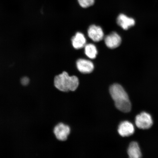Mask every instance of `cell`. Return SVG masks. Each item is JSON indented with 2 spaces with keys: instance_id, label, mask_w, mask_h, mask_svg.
Wrapping results in <instances>:
<instances>
[{
  "instance_id": "obj_11",
  "label": "cell",
  "mask_w": 158,
  "mask_h": 158,
  "mask_svg": "<svg viewBox=\"0 0 158 158\" xmlns=\"http://www.w3.org/2000/svg\"><path fill=\"white\" fill-rule=\"evenodd\" d=\"M127 152L130 158H139L141 157L142 154L139 146L135 142L130 143Z\"/></svg>"
},
{
  "instance_id": "obj_8",
  "label": "cell",
  "mask_w": 158,
  "mask_h": 158,
  "mask_svg": "<svg viewBox=\"0 0 158 158\" xmlns=\"http://www.w3.org/2000/svg\"><path fill=\"white\" fill-rule=\"evenodd\" d=\"M135 131L134 126L130 122L125 121L121 122L118 126V131L123 137H128L133 134Z\"/></svg>"
},
{
  "instance_id": "obj_3",
  "label": "cell",
  "mask_w": 158,
  "mask_h": 158,
  "mask_svg": "<svg viewBox=\"0 0 158 158\" xmlns=\"http://www.w3.org/2000/svg\"><path fill=\"white\" fill-rule=\"evenodd\" d=\"M135 122L138 128L143 130L149 129L153 123L151 115L145 112H142L136 116Z\"/></svg>"
},
{
  "instance_id": "obj_13",
  "label": "cell",
  "mask_w": 158,
  "mask_h": 158,
  "mask_svg": "<svg viewBox=\"0 0 158 158\" xmlns=\"http://www.w3.org/2000/svg\"><path fill=\"white\" fill-rule=\"evenodd\" d=\"M79 5L83 8H87L93 5L95 0H78Z\"/></svg>"
},
{
  "instance_id": "obj_2",
  "label": "cell",
  "mask_w": 158,
  "mask_h": 158,
  "mask_svg": "<svg viewBox=\"0 0 158 158\" xmlns=\"http://www.w3.org/2000/svg\"><path fill=\"white\" fill-rule=\"evenodd\" d=\"M54 85L62 92L74 91L77 88L79 81L76 76H69L68 73L64 72L55 77Z\"/></svg>"
},
{
  "instance_id": "obj_7",
  "label": "cell",
  "mask_w": 158,
  "mask_h": 158,
  "mask_svg": "<svg viewBox=\"0 0 158 158\" xmlns=\"http://www.w3.org/2000/svg\"><path fill=\"white\" fill-rule=\"evenodd\" d=\"M76 65L78 70L84 74H88L94 70V66L91 61L86 59H79L77 61Z\"/></svg>"
},
{
  "instance_id": "obj_1",
  "label": "cell",
  "mask_w": 158,
  "mask_h": 158,
  "mask_svg": "<svg viewBox=\"0 0 158 158\" xmlns=\"http://www.w3.org/2000/svg\"><path fill=\"white\" fill-rule=\"evenodd\" d=\"M110 92L118 109L125 113L130 111L131 102L127 93L121 85L117 84L112 85L110 87Z\"/></svg>"
},
{
  "instance_id": "obj_9",
  "label": "cell",
  "mask_w": 158,
  "mask_h": 158,
  "mask_svg": "<svg viewBox=\"0 0 158 158\" xmlns=\"http://www.w3.org/2000/svg\"><path fill=\"white\" fill-rule=\"evenodd\" d=\"M117 23L124 30H127L135 24V21L134 19L123 14L118 16Z\"/></svg>"
},
{
  "instance_id": "obj_12",
  "label": "cell",
  "mask_w": 158,
  "mask_h": 158,
  "mask_svg": "<svg viewBox=\"0 0 158 158\" xmlns=\"http://www.w3.org/2000/svg\"><path fill=\"white\" fill-rule=\"evenodd\" d=\"M85 52L88 58L94 59L97 55L98 50L95 45L92 44H89L85 45Z\"/></svg>"
},
{
  "instance_id": "obj_5",
  "label": "cell",
  "mask_w": 158,
  "mask_h": 158,
  "mask_svg": "<svg viewBox=\"0 0 158 158\" xmlns=\"http://www.w3.org/2000/svg\"><path fill=\"white\" fill-rule=\"evenodd\" d=\"M105 43L108 48L114 49L117 48L121 44V37L117 33L113 32L106 35L104 39Z\"/></svg>"
},
{
  "instance_id": "obj_6",
  "label": "cell",
  "mask_w": 158,
  "mask_h": 158,
  "mask_svg": "<svg viewBox=\"0 0 158 158\" xmlns=\"http://www.w3.org/2000/svg\"><path fill=\"white\" fill-rule=\"evenodd\" d=\"M88 33L89 38L94 42L101 41L104 36L103 31L101 27L94 25L89 27Z\"/></svg>"
},
{
  "instance_id": "obj_10",
  "label": "cell",
  "mask_w": 158,
  "mask_h": 158,
  "mask_svg": "<svg viewBox=\"0 0 158 158\" xmlns=\"http://www.w3.org/2000/svg\"><path fill=\"white\" fill-rule=\"evenodd\" d=\"M73 47L78 49L83 48L86 44V39L84 35L81 32H77L72 39Z\"/></svg>"
},
{
  "instance_id": "obj_14",
  "label": "cell",
  "mask_w": 158,
  "mask_h": 158,
  "mask_svg": "<svg viewBox=\"0 0 158 158\" xmlns=\"http://www.w3.org/2000/svg\"><path fill=\"white\" fill-rule=\"evenodd\" d=\"M29 79L27 77H23L21 79V82L23 85L26 86L29 84Z\"/></svg>"
},
{
  "instance_id": "obj_4",
  "label": "cell",
  "mask_w": 158,
  "mask_h": 158,
  "mask_svg": "<svg viewBox=\"0 0 158 158\" xmlns=\"http://www.w3.org/2000/svg\"><path fill=\"white\" fill-rule=\"evenodd\" d=\"M70 132V127L62 123L57 124L54 129V133L57 139L61 141H66Z\"/></svg>"
}]
</instances>
